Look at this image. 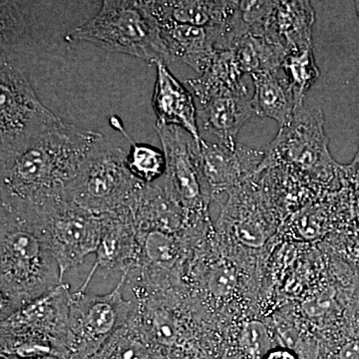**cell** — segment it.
Listing matches in <instances>:
<instances>
[{
    "label": "cell",
    "mask_w": 359,
    "mask_h": 359,
    "mask_svg": "<svg viewBox=\"0 0 359 359\" xmlns=\"http://www.w3.org/2000/svg\"><path fill=\"white\" fill-rule=\"evenodd\" d=\"M63 121L15 154L0 158L1 198L34 208L65 198L68 186L103 140Z\"/></svg>",
    "instance_id": "obj_1"
},
{
    "label": "cell",
    "mask_w": 359,
    "mask_h": 359,
    "mask_svg": "<svg viewBox=\"0 0 359 359\" xmlns=\"http://www.w3.org/2000/svg\"><path fill=\"white\" fill-rule=\"evenodd\" d=\"M1 320L62 285L37 212L20 201L0 205Z\"/></svg>",
    "instance_id": "obj_2"
},
{
    "label": "cell",
    "mask_w": 359,
    "mask_h": 359,
    "mask_svg": "<svg viewBox=\"0 0 359 359\" xmlns=\"http://www.w3.org/2000/svg\"><path fill=\"white\" fill-rule=\"evenodd\" d=\"M65 39L89 42L104 50L134 56L150 65H168L172 61L148 1L106 0L93 18L68 33Z\"/></svg>",
    "instance_id": "obj_3"
},
{
    "label": "cell",
    "mask_w": 359,
    "mask_h": 359,
    "mask_svg": "<svg viewBox=\"0 0 359 359\" xmlns=\"http://www.w3.org/2000/svg\"><path fill=\"white\" fill-rule=\"evenodd\" d=\"M126 157L122 149L103 139L66 189L65 199L97 215L131 207L144 185L130 173Z\"/></svg>",
    "instance_id": "obj_4"
},
{
    "label": "cell",
    "mask_w": 359,
    "mask_h": 359,
    "mask_svg": "<svg viewBox=\"0 0 359 359\" xmlns=\"http://www.w3.org/2000/svg\"><path fill=\"white\" fill-rule=\"evenodd\" d=\"M62 122L40 101L25 73L1 57L0 158L20 152Z\"/></svg>",
    "instance_id": "obj_5"
},
{
    "label": "cell",
    "mask_w": 359,
    "mask_h": 359,
    "mask_svg": "<svg viewBox=\"0 0 359 359\" xmlns=\"http://www.w3.org/2000/svg\"><path fill=\"white\" fill-rule=\"evenodd\" d=\"M126 276L109 294H90L72 292L65 347L68 359H88L98 353L106 342L131 320L134 302L126 301L123 290Z\"/></svg>",
    "instance_id": "obj_6"
},
{
    "label": "cell",
    "mask_w": 359,
    "mask_h": 359,
    "mask_svg": "<svg viewBox=\"0 0 359 359\" xmlns=\"http://www.w3.org/2000/svg\"><path fill=\"white\" fill-rule=\"evenodd\" d=\"M71 299L69 285L63 283L1 320V353L56 348L67 353L65 339Z\"/></svg>",
    "instance_id": "obj_7"
},
{
    "label": "cell",
    "mask_w": 359,
    "mask_h": 359,
    "mask_svg": "<svg viewBox=\"0 0 359 359\" xmlns=\"http://www.w3.org/2000/svg\"><path fill=\"white\" fill-rule=\"evenodd\" d=\"M328 142L323 111L302 107L289 124L280 127L264 151L257 174L285 166L309 173L334 171L337 165L328 150Z\"/></svg>",
    "instance_id": "obj_8"
},
{
    "label": "cell",
    "mask_w": 359,
    "mask_h": 359,
    "mask_svg": "<svg viewBox=\"0 0 359 359\" xmlns=\"http://www.w3.org/2000/svg\"><path fill=\"white\" fill-rule=\"evenodd\" d=\"M34 209L65 280L69 269L95 254L102 230V215L87 211L65 198Z\"/></svg>",
    "instance_id": "obj_9"
},
{
    "label": "cell",
    "mask_w": 359,
    "mask_h": 359,
    "mask_svg": "<svg viewBox=\"0 0 359 359\" xmlns=\"http://www.w3.org/2000/svg\"><path fill=\"white\" fill-rule=\"evenodd\" d=\"M155 129L166 157L163 185L187 211L209 217L212 196L203 172L201 142L181 127L155 125Z\"/></svg>",
    "instance_id": "obj_10"
},
{
    "label": "cell",
    "mask_w": 359,
    "mask_h": 359,
    "mask_svg": "<svg viewBox=\"0 0 359 359\" xmlns=\"http://www.w3.org/2000/svg\"><path fill=\"white\" fill-rule=\"evenodd\" d=\"M130 210L137 231H157L187 238L204 233L210 224L209 217L191 214L172 197L162 179L142 187Z\"/></svg>",
    "instance_id": "obj_11"
},
{
    "label": "cell",
    "mask_w": 359,
    "mask_h": 359,
    "mask_svg": "<svg viewBox=\"0 0 359 359\" xmlns=\"http://www.w3.org/2000/svg\"><path fill=\"white\" fill-rule=\"evenodd\" d=\"M203 172L212 198L231 192L257 176L266 152L237 143L226 146L201 140Z\"/></svg>",
    "instance_id": "obj_12"
},
{
    "label": "cell",
    "mask_w": 359,
    "mask_h": 359,
    "mask_svg": "<svg viewBox=\"0 0 359 359\" xmlns=\"http://www.w3.org/2000/svg\"><path fill=\"white\" fill-rule=\"evenodd\" d=\"M95 263L79 287L86 292L96 271L128 273L136 268L139 259V243L136 226L130 208L102 215V230L95 252Z\"/></svg>",
    "instance_id": "obj_13"
},
{
    "label": "cell",
    "mask_w": 359,
    "mask_h": 359,
    "mask_svg": "<svg viewBox=\"0 0 359 359\" xmlns=\"http://www.w3.org/2000/svg\"><path fill=\"white\" fill-rule=\"evenodd\" d=\"M157 71L152 107L159 126H178L202 140L198 126V110L190 92L172 74L168 65H155Z\"/></svg>",
    "instance_id": "obj_14"
},
{
    "label": "cell",
    "mask_w": 359,
    "mask_h": 359,
    "mask_svg": "<svg viewBox=\"0 0 359 359\" xmlns=\"http://www.w3.org/2000/svg\"><path fill=\"white\" fill-rule=\"evenodd\" d=\"M156 20L160 23H176L214 28L224 36L238 13L240 1H207V0H180V1H148Z\"/></svg>",
    "instance_id": "obj_15"
},
{
    "label": "cell",
    "mask_w": 359,
    "mask_h": 359,
    "mask_svg": "<svg viewBox=\"0 0 359 359\" xmlns=\"http://www.w3.org/2000/svg\"><path fill=\"white\" fill-rule=\"evenodd\" d=\"M172 61H182L203 74L217 51L219 32L199 26L160 23Z\"/></svg>",
    "instance_id": "obj_16"
},
{
    "label": "cell",
    "mask_w": 359,
    "mask_h": 359,
    "mask_svg": "<svg viewBox=\"0 0 359 359\" xmlns=\"http://www.w3.org/2000/svg\"><path fill=\"white\" fill-rule=\"evenodd\" d=\"M249 92H233L210 99L202 104L198 115L203 128L216 136L219 143L237 145L238 132L256 115Z\"/></svg>",
    "instance_id": "obj_17"
},
{
    "label": "cell",
    "mask_w": 359,
    "mask_h": 359,
    "mask_svg": "<svg viewBox=\"0 0 359 359\" xmlns=\"http://www.w3.org/2000/svg\"><path fill=\"white\" fill-rule=\"evenodd\" d=\"M316 13L309 1H276L264 36L282 43L290 52L313 47Z\"/></svg>",
    "instance_id": "obj_18"
},
{
    "label": "cell",
    "mask_w": 359,
    "mask_h": 359,
    "mask_svg": "<svg viewBox=\"0 0 359 359\" xmlns=\"http://www.w3.org/2000/svg\"><path fill=\"white\" fill-rule=\"evenodd\" d=\"M250 76L254 81L252 103L256 115L271 118L280 127L289 124L299 110L289 80L282 67Z\"/></svg>",
    "instance_id": "obj_19"
},
{
    "label": "cell",
    "mask_w": 359,
    "mask_h": 359,
    "mask_svg": "<svg viewBox=\"0 0 359 359\" xmlns=\"http://www.w3.org/2000/svg\"><path fill=\"white\" fill-rule=\"evenodd\" d=\"M244 73L238 67L233 51L217 50L209 67L199 78L187 80L201 104L214 97L233 92H249L243 81Z\"/></svg>",
    "instance_id": "obj_20"
},
{
    "label": "cell",
    "mask_w": 359,
    "mask_h": 359,
    "mask_svg": "<svg viewBox=\"0 0 359 359\" xmlns=\"http://www.w3.org/2000/svg\"><path fill=\"white\" fill-rule=\"evenodd\" d=\"M230 50L244 75L278 69L289 54L280 42L252 33L238 39Z\"/></svg>",
    "instance_id": "obj_21"
},
{
    "label": "cell",
    "mask_w": 359,
    "mask_h": 359,
    "mask_svg": "<svg viewBox=\"0 0 359 359\" xmlns=\"http://www.w3.org/2000/svg\"><path fill=\"white\" fill-rule=\"evenodd\" d=\"M110 125L128 139L130 150L126 164L134 178L143 185H151L160 181L165 176L167 168L166 157L163 150L148 144L136 143L127 133L117 116L110 118Z\"/></svg>",
    "instance_id": "obj_22"
},
{
    "label": "cell",
    "mask_w": 359,
    "mask_h": 359,
    "mask_svg": "<svg viewBox=\"0 0 359 359\" xmlns=\"http://www.w3.org/2000/svg\"><path fill=\"white\" fill-rule=\"evenodd\" d=\"M88 359H164L149 344L138 327L129 321L105 346Z\"/></svg>",
    "instance_id": "obj_23"
},
{
    "label": "cell",
    "mask_w": 359,
    "mask_h": 359,
    "mask_svg": "<svg viewBox=\"0 0 359 359\" xmlns=\"http://www.w3.org/2000/svg\"><path fill=\"white\" fill-rule=\"evenodd\" d=\"M282 69L289 80L297 110L299 111L304 107L306 92L320 75L314 58L313 47L290 52L283 60Z\"/></svg>",
    "instance_id": "obj_24"
},
{
    "label": "cell",
    "mask_w": 359,
    "mask_h": 359,
    "mask_svg": "<svg viewBox=\"0 0 359 359\" xmlns=\"http://www.w3.org/2000/svg\"><path fill=\"white\" fill-rule=\"evenodd\" d=\"M237 271L228 262L219 261L212 264L205 273V290L217 301L230 297L237 289Z\"/></svg>",
    "instance_id": "obj_25"
},
{
    "label": "cell",
    "mask_w": 359,
    "mask_h": 359,
    "mask_svg": "<svg viewBox=\"0 0 359 359\" xmlns=\"http://www.w3.org/2000/svg\"><path fill=\"white\" fill-rule=\"evenodd\" d=\"M233 231L241 244L254 249L263 247L266 241L263 226L250 216H240L233 219Z\"/></svg>",
    "instance_id": "obj_26"
},
{
    "label": "cell",
    "mask_w": 359,
    "mask_h": 359,
    "mask_svg": "<svg viewBox=\"0 0 359 359\" xmlns=\"http://www.w3.org/2000/svg\"><path fill=\"white\" fill-rule=\"evenodd\" d=\"M25 18L20 7L11 1H1V47L4 50L6 45L13 41L22 33Z\"/></svg>",
    "instance_id": "obj_27"
},
{
    "label": "cell",
    "mask_w": 359,
    "mask_h": 359,
    "mask_svg": "<svg viewBox=\"0 0 359 359\" xmlns=\"http://www.w3.org/2000/svg\"><path fill=\"white\" fill-rule=\"evenodd\" d=\"M245 348L254 358H261L271 351V339L268 330L259 321L254 320L247 323L243 332Z\"/></svg>",
    "instance_id": "obj_28"
},
{
    "label": "cell",
    "mask_w": 359,
    "mask_h": 359,
    "mask_svg": "<svg viewBox=\"0 0 359 359\" xmlns=\"http://www.w3.org/2000/svg\"><path fill=\"white\" fill-rule=\"evenodd\" d=\"M295 224L302 237L309 238V240L318 238L320 233V219L318 215L313 214V212H302L295 219Z\"/></svg>",
    "instance_id": "obj_29"
},
{
    "label": "cell",
    "mask_w": 359,
    "mask_h": 359,
    "mask_svg": "<svg viewBox=\"0 0 359 359\" xmlns=\"http://www.w3.org/2000/svg\"><path fill=\"white\" fill-rule=\"evenodd\" d=\"M332 292H323L313 299H309L302 304V309L309 316H320L327 313L332 306Z\"/></svg>",
    "instance_id": "obj_30"
},
{
    "label": "cell",
    "mask_w": 359,
    "mask_h": 359,
    "mask_svg": "<svg viewBox=\"0 0 359 359\" xmlns=\"http://www.w3.org/2000/svg\"><path fill=\"white\" fill-rule=\"evenodd\" d=\"M339 359H359V340H351L341 346Z\"/></svg>",
    "instance_id": "obj_31"
},
{
    "label": "cell",
    "mask_w": 359,
    "mask_h": 359,
    "mask_svg": "<svg viewBox=\"0 0 359 359\" xmlns=\"http://www.w3.org/2000/svg\"><path fill=\"white\" fill-rule=\"evenodd\" d=\"M263 359H299L287 348H271Z\"/></svg>",
    "instance_id": "obj_32"
},
{
    "label": "cell",
    "mask_w": 359,
    "mask_h": 359,
    "mask_svg": "<svg viewBox=\"0 0 359 359\" xmlns=\"http://www.w3.org/2000/svg\"><path fill=\"white\" fill-rule=\"evenodd\" d=\"M356 11H358V13L359 15V1L356 2Z\"/></svg>",
    "instance_id": "obj_33"
}]
</instances>
